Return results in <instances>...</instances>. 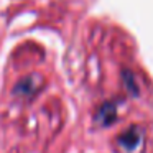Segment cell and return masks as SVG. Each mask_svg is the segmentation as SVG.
Segmentation results:
<instances>
[{"mask_svg":"<svg viewBox=\"0 0 153 153\" xmlns=\"http://www.w3.org/2000/svg\"><path fill=\"white\" fill-rule=\"evenodd\" d=\"M40 87H41V79H38L36 76H27L18 81V84L13 87V94L17 97L30 99L40 91Z\"/></svg>","mask_w":153,"mask_h":153,"instance_id":"obj_1","label":"cell"},{"mask_svg":"<svg viewBox=\"0 0 153 153\" xmlns=\"http://www.w3.org/2000/svg\"><path fill=\"white\" fill-rule=\"evenodd\" d=\"M96 122L99 123V125H102V127H107V125H110L112 122H115V119H117V109H115V105H114L112 102H105V104H102V105L97 109V114H96Z\"/></svg>","mask_w":153,"mask_h":153,"instance_id":"obj_2","label":"cell"},{"mask_svg":"<svg viewBox=\"0 0 153 153\" xmlns=\"http://www.w3.org/2000/svg\"><path fill=\"white\" fill-rule=\"evenodd\" d=\"M140 143V132L137 127H130L119 135V145L125 150H133Z\"/></svg>","mask_w":153,"mask_h":153,"instance_id":"obj_3","label":"cell"},{"mask_svg":"<svg viewBox=\"0 0 153 153\" xmlns=\"http://www.w3.org/2000/svg\"><path fill=\"white\" fill-rule=\"evenodd\" d=\"M123 77H125V86L130 89V92H132V94H138V91H137L135 87H132V82H133V81H132V74H130L128 71H123Z\"/></svg>","mask_w":153,"mask_h":153,"instance_id":"obj_4","label":"cell"}]
</instances>
